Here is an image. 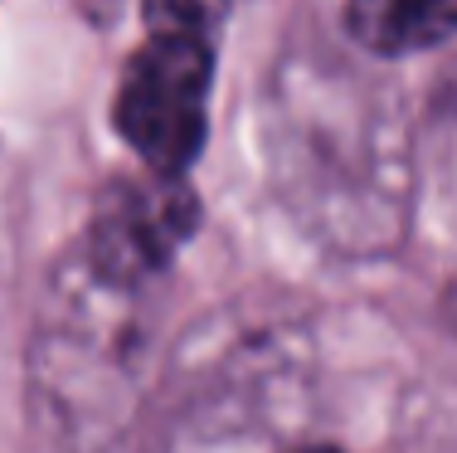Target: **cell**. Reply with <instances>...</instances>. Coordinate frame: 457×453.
Instances as JSON below:
<instances>
[{"label":"cell","mask_w":457,"mask_h":453,"mask_svg":"<svg viewBox=\"0 0 457 453\" xmlns=\"http://www.w3.org/2000/svg\"><path fill=\"white\" fill-rule=\"evenodd\" d=\"M214 79V49L204 35L151 29V39L127 59L112 122L122 142L146 161L151 176L180 180L204 151V103Z\"/></svg>","instance_id":"1"},{"label":"cell","mask_w":457,"mask_h":453,"mask_svg":"<svg viewBox=\"0 0 457 453\" xmlns=\"http://www.w3.org/2000/svg\"><path fill=\"white\" fill-rule=\"evenodd\" d=\"M200 224V200L170 176H122L97 196L93 210V264L107 283H141L166 268Z\"/></svg>","instance_id":"2"},{"label":"cell","mask_w":457,"mask_h":453,"mask_svg":"<svg viewBox=\"0 0 457 453\" xmlns=\"http://www.w3.org/2000/svg\"><path fill=\"white\" fill-rule=\"evenodd\" d=\"M341 25L351 29L355 45L370 54H419L457 35V5H433V0H355L341 10Z\"/></svg>","instance_id":"3"},{"label":"cell","mask_w":457,"mask_h":453,"mask_svg":"<svg viewBox=\"0 0 457 453\" xmlns=\"http://www.w3.org/2000/svg\"><path fill=\"white\" fill-rule=\"evenodd\" d=\"M302 453H341V449H326V444H321V449H302Z\"/></svg>","instance_id":"4"}]
</instances>
